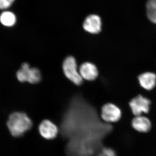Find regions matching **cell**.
Segmentation results:
<instances>
[{
	"label": "cell",
	"mask_w": 156,
	"mask_h": 156,
	"mask_svg": "<svg viewBox=\"0 0 156 156\" xmlns=\"http://www.w3.org/2000/svg\"><path fill=\"white\" fill-rule=\"evenodd\" d=\"M32 122L30 118L23 112H15L10 115L7 126L12 136L19 137L30 129Z\"/></svg>",
	"instance_id": "6da1fadb"
},
{
	"label": "cell",
	"mask_w": 156,
	"mask_h": 156,
	"mask_svg": "<svg viewBox=\"0 0 156 156\" xmlns=\"http://www.w3.org/2000/svg\"><path fill=\"white\" fill-rule=\"evenodd\" d=\"M16 76L17 80L21 83L28 82L31 84H37L42 80L41 73L40 70L36 67H30L27 62L21 65Z\"/></svg>",
	"instance_id": "7a4b0ae2"
},
{
	"label": "cell",
	"mask_w": 156,
	"mask_h": 156,
	"mask_svg": "<svg viewBox=\"0 0 156 156\" xmlns=\"http://www.w3.org/2000/svg\"><path fill=\"white\" fill-rule=\"evenodd\" d=\"M62 70L65 76L73 83L76 86L83 84V80L80 74L76 61L73 56H68L65 58L62 63Z\"/></svg>",
	"instance_id": "3957f363"
},
{
	"label": "cell",
	"mask_w": 156,
	"mask_h": 156,
	"mask_svg": "<svg viewBox=\"0 0 156 156\" xmlns=\"http://www.w3.org/2000/svg\"><path fill=\"white\" fill-rule=\"evenodd\" d=\"M129 105L131 112L136 116L148 113L151 101L147 98L139 95L132 99Z\"/></svg>",
	"instance_id": "277c9868"
},
{
	"label": "cell",
	"mask_w": 156,
	"mask_h": 156,
	"mask_svg": "<svg viewBox=\"0 0 156 156\" xmlns=\"http://www.w3.org/2000/svg\"><path fill=\"white\" fill-rule=\"evenodd\" d=\"M101 116L105 122L116 123L122 118V112L121 109L114 104L107 103L101 108Z\"/></svg>",
	"instance_id": "5b68a950"
},
{
	"label": "cell",
	"mask_w": 156,
	"mask_h": 156,
	"mask_svg": "<svg viewBox=\"0 0 156 156\" xmlns=\"http://www.w3.org/2000/svg\"><path fill=\"white\" fill-rule=\"evenodd\" d=\"M131 126L135 131L141 133H148L152 128L151 120L143 115L134 117L131 121Z\"/></svg>",
	"instance_id": "8992f818"
},
{
	"label": "cell",
	"mask_w": 156,
	"mask_h": 156,
	"mask_svg": "<svg viewBox=\"0 0 156 156\" xmlns=\"http://www.w3.org/2000/svg\"><path fill=\"white\" fill-rule=\"evenodd\" d=\"M83 80L89 81L95 80L98 76V71L95 64L90 62H85L81 65L79 69Z\"/></svg>",
	"instance_id": "52a82bcc"
},
{
	"label": "cell",
	"mask_w": 156,
	"mask_h": 156,
	"mask_svg": "<svg viewBox=\"0 0 156 156\" xmlns=\"http://www.w3.org/2000/svg\"><path fill=\"white\" fill-rule=\"evenodd\" d=\"M85 30L91 34H98L101 29V21L100 17L95 14L89 15L85 19L83 24Z\"/></svg>",
	"instance_id": "ba28073f"
},
{
	"label": "cell",
	"mask_w": 156,
	"mask_h": 156,
	"mask_svg": "<svg viewBox=\"0 0 156 156\" xmlns=\"http://www.w3.org/2000/svg\"><path fill=\"white\" fill-rule=\"evenodd\" d=\"M40 134L44 138L53 139L56 137L58 134V128L55 124L50 120L42 121L39 127Z\"/></svg>",
	"instance_id": "9c48e42d"
},
{
	"label": "cell",
	"mask_w": 156,
	"mask_h": 156,
	"mask_svg": "<svg viewBox=\"0 0 156 156\" xmlns=\"http://www.w3.org/2000/svg\"><path fill=\"white\" fill-rule=\"evenodd\" d=\"M140 86L148 91L152 90L156 86V74L154 73L147 72L143 73L138 77Z\"/></svg>",
	"instance_id": "30bf717a"
},
{
	"label": "cell",
	"mask_w": 156,
	"mask_h": 156,
	"mask_svg": "<svg viewBox=\"0 0 156 156\" xmlns=\"http://www.w3.org/2000/svg\"><path fill=\"white\" fill-rule=\"evenodd\" d=\"M146 10L148 18L151 22L156 24V0H148Z\"/></svg>",
	"instance_id": "8fae6325"
},
{
	"label": "cell",
	"mask_w": 156,
	"mask_h": 156,
	"mask_svg": "<svg viewBox=\"0 0 156 156\" xmlns=\"http://www.w3.org/2000/svg\"><path fill=\"white\" fill-rule=\"evenodd\" d=\"M0 21L5 26H13L16 21V17L12 12L5 11L2 13L0 16Z\"/></svg>",
	"instance_id": "7c38bea8"
},
{
	"label": "cell",
	"mask_w": 156,
	"mask_h": 156,
	"mask_svg": "<svg viewBox=\"0 0 156 156\" xmlns=\"http://www.w3.org/2000/svg\"><path fill=\"white\" fill-rule=\"evenodd\" d=\"M98 156H116L113 150L108 148H105L101 150Z\"/></svg>",
	"instance_id": "4fadbf2b"
},
{
	"label": "cell",
	"mask_w": 156,
	"mask_h": 156,
	"mask_svg": "<svg viewBox=\"0 0 156 156\" xmlns=\"http://www.w3.org/2000/svg\"><path fill=\"white\" fill-rule=\"evenodd\" d=\"M14 0H0V9H8L12 5Z\"/></svg>",
	"instance_id": "5bb4252c"
}]
</instances>
